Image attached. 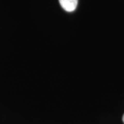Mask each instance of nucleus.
I'll return each mask as SVG.
<instances>
[{"label": "nucleus", "instance_id": "f257e3e1", "mask_svg": "<svg viewBox=\"0 0 124 124\" xmlns=\"http://www.w3.org/2000/svg\"><path fill=\"white\" fill-rule=\"evenodd\" d=\"M60 5L67 12L74 11L77 6L78 0H59Z\"/></svg>", "mask_w": 124, "mask_h": 124}, {"label": "nucleus", "instance_id": "f03ea898", "mask_svg": "<svg viewBox=\"0 0 124 124\" xmlns=\"http://www.w3.org/2000/svg\"><path fill=\"white\" fill-rule=\"evenodd\" d=\"M123 121H124V116H123Z\"/></svg>", "mask_w": 124, "mask_h": 124}]
</instances>
